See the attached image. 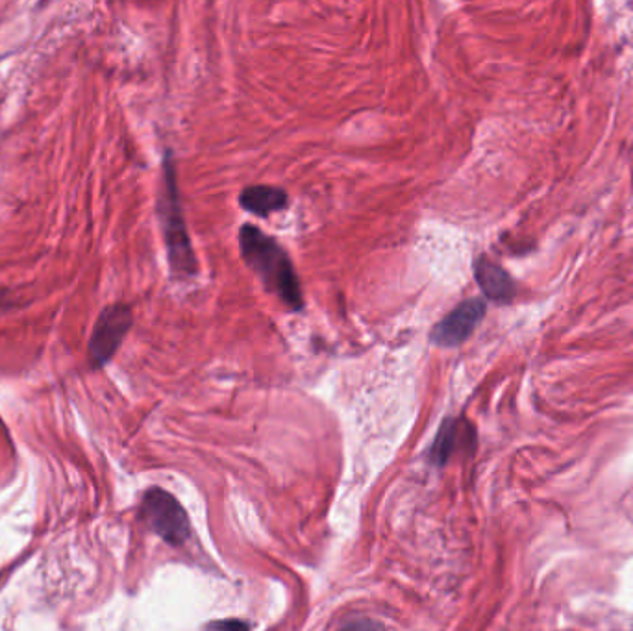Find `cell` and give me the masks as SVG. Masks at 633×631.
I'll use <instances>...</instances> for the list:
<instances>
[{
  "mask_svg": "<svg viewBox=\"0 0 633 631\" xmlns=\"http://www.w3.org/2000/svg\"><path fill=\"white\" fill-rule=\"evenodd\" d=\"M239 250L243 261L260 278L269 293L280 298L289 310H302L304 298L297 271L286 250L273 237L247 224L239 230Z\"/></svg>",
  "mask_w": 633,
  "mask_h": 631,
  "instance_id": "obj_1",
  "label": "cell"
},
{
  "mask_svg": "<svg viewBox=\"0 0 633 631\" xmlns=\"http://www.w3.org/2000/svg\"><path fill=\"white\" fill-rule=\"evenodd\" d=\"M160 221H162L163 236L169 252V263L174 274L178 276H195L197 274V258L191 248V241L187 236L186 221L182 213L176 174H174L171 156L163 163V189L160 195Z\"/></svg>",
  "mask_w": 633,
  "mask_h": 631,
  "instance_id": "obj_2",
  "label": "cell"
},
{
  "mask_svg": "<svg viewBox=\"0 0 633 631\" xmlns=\"http://www.w3.org/2000/svg\"><path fill=\"white\" fill-rule=\"evenodd\" d=\"M141 517L149 524L150 530L169 545H184L191 535L186 509L171 493L160 487H152L143 496Z\"/></svg>",
  "mask_w": 633,
  "mask_h": 631,
  "instance_id": "obj_3",
  "label": "cell"
},
{
  "mask_svg": "<svg viewBox=\"0 0 633 631\" xmlns=\"http://www.w3.org/2000/svg\"><path fill=\"white\" fill-rule=\"evenodd\" d=\"M132 326V311L128 306L115 304L100 313L93 335L89 339V358L95 367L113 358L117 348L125 341Z\"/></svg>",
  "mask_w": 633,
  "mask_h": 631,
  "instance_id": "obj_4",
  "label": "cell"
},
{
  "mask_svg": "<svg viewBox=\"0 0 633 631\" xmlns=\"http://www.w3.org/2000/svg\"><path fill=\"white\" fill-rule=\"evenodd\" d=\"M484 315V300L469 298L461 302L456 310L450 311L443 321L435 324L430 339L437 347H458L465 339H469V335L476 330Z\"/></svg>",
  "mask_w": 633,
  "mask_h": 631,
  "instance_id": "obj_5",
  "label": "cell"
},
{
  "mask_svg": "<svg viewBox=\"0 0 633 631\" xmlns=\"http://www.w3.org/2000/svg\"><path fill=\"white\" fill-rule=\"evenodd\" d=\"M474 274H476V282L491 300L506 302L513 297V289H515L513 280L502 267H498L497 263L487 258H478L474 263Z\"/></svg>",
  "mask_w": 633,
  "mask_h": 631,
  "instance_id": "obj_6",
  "label": "cell"
},
{
  "mask_svg": "<svg viewBox=\"0 0 633 631\" xmlns=\"http://www.w3.org/2000/svg\"><path fill=\"white\" fill-rule=\"evenodd\" d=\"M239 202L245 210L258 215V217H267L274 211H282L287 206L289 198L284 189L274 186H250L241 191Z\"/></svg>",
  "mask_w": 633,
  "mask_h": 631,
  "instance_id": "obj_7",
  "label": "cell"
},
{
  "mask_svg": "<svg viewBox=\"0 0 633 631\" xmlns=\"http://www.w3.org/2000/svg\"><path fill=\"white\" fill-rule=\"evenodd\" d=\"M461 441V424L454 419H447L441 424L437 437H435L430 458L437 467H443Z\"/></svg>",
  "mask_w": 633,
  "mask_h": 631,
  "instance_id": "obj_8",
  "label": "cell"
},
{
  "mask_svg": "<svg viewBox=\"0 0 633 631\" xmlns=\"http://www.w3.org/2000/svg\"><path fill=\"white\" fill-rule=\"evenodd\" d=\"M210 628H215V630H232V628H237V630H249V624H245V622H241V620H221V622H213V624H210Z\"/></svg>",
  "mask_w": 633,
  "mask_h": 631,
  "instance_id": "obj_9",
  "label": "cell"
}]
</instances>
